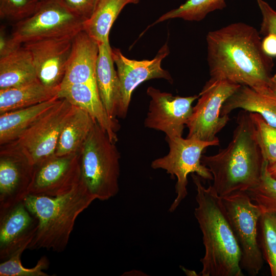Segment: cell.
Wrapping results in <instances>:
<instances>
[{
  "label": "cell",
  "instance_id": "33",
  "mask_svg": "<svg viewBox=\"0 0 276 276\" xmlns=\"http://www.w3.org/2000/svg\"><path fill=\"white\" fill-rule=\"evenodd\" d=\"M76 14L85 21L92 14L99 0H64Z\"/></svg>",
  "mask_w": 276,
  "mask_h": 276
},
{
  "label": "cell",
  "instance_id": "31",
  "mask_svg": "<svg viewBox=\"0 0 276 276\" xmlns=\"http://www.w3.org/2000/svg\"><path fill=\"white\" fill-rule=\"evenodd\" d=\"M40 3V0H0V17L17 22L32 15Z\"/></svg>",
  "mask_w": 276,
  "mask_h": 276
},
{
  "label": "cell",
  "instance_id": "16",
  "mask_svg": "<svg viewBox=\"0 0 276 276\" xmlns=\"http://www.w3.org/2000/svg\"><path fill=\"white\" fill-rule=\"evenodd\" d=\"M38 221L23 201L0 216V260L4 261L19 249L28 247L38 227Z\"/></svg>",
  "mask_w": 276,
  "mask_h": 276
},
{
  "label": "cell",
  "instance_id": "4",
  "mask_svg": "<svg viewBox=\"0 0 276 276\" xmlns=\"http://www.w3.org/2000/svg\"><path fill=\"white\" fill-rule=\"evenodd\" d=\"M95 200L81 180L70 192L59 196L28 195L24 202L38 224L27 249L63 251L77 218Z\"/></svg>",
  "mask_w": 276,
  "mask_h": 276
},
{
  "label": "cell",
  "instance_id": "28",
  "mask_svg": "<svg viewBox=\"0 0 276 276\" xmlns=\"http://www.w3.org/2000/svg\"><path fill=\"white\" fill-rule=\"evenodd\" d=\"M255 139L264 160L268 164L276 162V127L269 125L262 116L250 112Z\"/></svg>",
  "mask_w": 276,
  "mask_h": 276
},
{
  "label": "cell",
  "instance_id": "37",
  "mask_svg": "<svg viewBox=\"0 0 276 276\" xmlns=\"http://www.w3.org/2000/svg\"><path fill=\"white\" fill-rule=\"evenodd\" d=\"M267 169L270 175L276 179V162L271 164L268 163Z\"/></svg>",
  "mask_w": 276,
  "mask_h": 276
},
{
  "label": "cell",
  "instance_id": "20",
  "mask_svg": "<svg viewBox=\"0 0 276 276\" xmlns=\"http://www.w3.org/2000/svg\"><path fill=\"white\" fill-rule=\"evenodd\" d=\"M240 108L260 114L270 125L276 127V99L246 85H240L223 104L220 116L229 115Z\"/></svg>",
  "mask_w": 276,
  "mask_h": 276
},
{
  "label": "cell",
  "instance_id": "8",
  "mask_svg": "<svg viewBox=\"0 0 276 276\" xmlns=\"http://www.w3.org/2000/svg\"><path fill=\"white\" fill-rule=\"evenodd\" d=\"M232 227L241 251L240 265L251 275L263 266L258 243V226L262 212L246 191H238L222 197Z\"/></svg>",
  "mask_w": 276,
  "mask_h": 276
},
{
  "label": "cell",
  "instance_id": "10",
  "mask_svg": "<svg viewBox=\"0 0 276 276\" xmlns=\"http://www.w3.org/2000/svg\"><path fill=\"white\" fill-rule=\"evenodd\" d=\"M74 109L63 98L10 143L20 150L34 165L55 155L61 131ZM9 144V143H8Z\"/></svg>",
  "mask_w": 276,
  "mask_h": 276
},
{
  "label": "cell",
  "instance_id": "34",
  "mask_svg": "<svg viewBox=\"0 0 276 276\" xmlns=\"http://www.w3.org/2000/svg\"><path fill=\"white\" fill-rule=\"evenodd\" d=\"M20 43L15 41L12 36H8L4 28L1 27L0 30V58L4 57L21 46Z\"/></svg>",
  "mask_w": 276,
  "mask_h": 276
},
{
  "label": "cell",
  "instance_id": "22",
  "mask_svg": "<svg viewBox=\"0 0 276 276\" xmlns=\"http://www.w3.org/2000/svg\"><path fill=\"white\" fill-rule=\"evenodd\" d=\"M37 79L32 56L24 46L0 58V89L20 86Z\"/></svg>",
  "mask_w": 276,
  "mask_h": 276
},
{
  "label": "cell",
  "instance_id": "15",
  "mask_svg": "<svg viewBox=\"0 0 276 276\" xmlns=\"http://www.w3.org/2000/svg\"><path fill=\"white\" fill-rule=\"evenodd\" d=\"M73 39H49L24 44L31 54L37 78L45 86L60 88L66 71Z\"/></svg>",
  "mask_w": 276,
  "mask_h": 276
},
{
  "label": "cell",
  "instance_id": "3",
  "mask_svg": "<svg viewBox=\"0 0 276 276\" xmlns=\"http://www.w3.org/2000/svg\"><path fill=\"white\" fill-rule=\"evenodd\" d=\"M232 139L213 155H202L201 163L213 175V187L223 197L245 191L259 181L264 160L255 139L249 112L241 110L236 119Z\"/></svg>",
  "mask_w": 276,
  "mask_h": 276
},
{
  "label": "cell",
  "instance_id": "38",
  "mask_svg": "<svg viewBox=\"0 0 276 276\" xmlns=\"http://www.w3.org/2000/svg\"><path fill=\"white\" fill-rule=\"evenodd\" d=\"M40 1H43V0H40Z\"/></svg>",
  "mask_w": 276,
  "mask_h": 276
},
{
  "label": "cell",
  "instance_id": "26",
  "mask_svg": "<svg viewBox=\"0 0 276 276\" xmlns=\"http://www.w3.org/2000/svg\"><path fill=\"white\" fill-rule=\"evenodd\" d=\"M226 6L225 0H187L179 7L162 15L152 26L176 18L188 21H200L209 13L216 10H222Z\"/></svg>",
  "mask_w": 276,
  "mask_h": 276
},
{
  "label": "cell",
  "instance_id": "13",
  "mask_svg": "<svg viewBox=\"0 0 276 276\" xmlns=\"http://www.w3.org/2000/svg\"><path fill=\"white\" fill-rule=\"evenodd\" d=\"M34 166L12 144L1 146L0 216L28 195Z\"/></svg>",
  "mask_w": 276,
  "mask_h": 276
},
{
  "label": "cell",
  "instance_id": "11",
  "mask_svg": "<svg viewBox=\"0 0 276 276\" xmlns=\"http://www.w3.org/2000/svg\"><path fill=\"white\" fill-rule=\"evenodd\" d=\"M81 180L80 153L55 155L34 166L28 195L57 197Z\"/></svg>",
  "mask_w": 276,
  "mask_h": 276
},
{
  "label": "cell",
  "instance_id": "32",
  "mask_svg": "<svg viewBox=\"0 0 276 276\" xmlns=\"http://www.w3.org/2000/svg\"><path fill=\"white\" fill-rule=\"evenodd\" d=\"M262 15L259 33L264 36L276 35V11L263 0H257Z\"/></svg>",
  "mask_w": 276,
  "mask_h": 276
},
{
  "label": "cell",
  "instance_id": "7",
  "mask_svg": "<svg viewBox=\"0 0 276 276\" xmlns=\"http://www.w3.org/2000/svg\"><path fill=\"white\" fill-rule=\"evenodd\" d=\"M168 143V153L154 159L151 164L154 169L165 170L171 176L175 177L176 196L172 203L169 212H173L188 195V175L195 173L200 178L213 180L210 170L201 162L202 153L209 146H218L219 143L203 141L194 137L166 138Z\"/></svg>",
  "mask_w": 276,
  "mask_h": 276
},
{
  "label": "cell",
  "instance_id": "14",
  "mask_svg": "<svg viewBox=\"0 0 276 276\" xmlns=\"http://www.w3.org/2000/svg\"><path fill=\"white\" fill-rule=\"evenodd\" d=\"M169 53L168 44L165 43L153 59L139 61L127 58L118 49H112V57L117 67L120 83L124 118L128 109L132 93L140 84L155 78L165 79L172 83L173 79L170 73L161 66L163 59Z\"/></svg>",
  "mask_w": 276,
  "mask_h": 276
},
{
  "label": "cell",
  "instance_id": "6",
  "mask_svg": "<svg viewBox=\"0 0 276 276\" xmlns=\"http://www.w3.org/2000/svg\"><path fill=\"white\" fill-rule=\"evenodd\" d=\"M83 21L64 0H43L32 15L16 23L11 36L20 44L74 38L83 30Z\"/></svg>",
  "mask_w": 276,
  "mask_h": 276
},
{
  "label": "cell",
  "instance_id": "9",
  "mask_svg": "<svg viewBox=\"0 0 276 276\" xmlns=\"http://www.w3.org/2000/svg\"><path fill=\"white\" fill-rule=\"evenodd\" d=\"M240 85L225 79L211 78L199 94L187 122L189 130L187 137L219 144L216 135L229 121L228 115L220 116L221 108Z\"/></svg>",
  "mask_w": 276,
  "mask_h": 276
},
{
  "label": "cell",
  "instance_id": "18",
  "mask_svg": "<svg viewBox=\"0 0 276 276\" xmlns=\"http://www.w3.org/2000/svg\"><path fill=\"white\" fill-rule=\"evenodd\" d=\"M99 51V43L86 32L82 30L76 35L60 88L74 84L96 82L95 70Z\"/></svg>",
  "mask_w": 276,
  "mask_h": 276
},
{
  "label": "cell",
  "instance_id": "19",
  "mask_svg": "<svg viewBox=\"0 0 276 276\" xmlns=\"http://www.w3.org/2000/svg\"><path fill=\"white\" fill-rule=\"evenodd\" d=\"M110 44H99L95 78L100 98L110 117L124 118L119 79Z\"/></svg>",
  "mask_w": 276,
  "mask_h": 276
},
{
  "label": "cell",
  "instance_id": "25",
  "mask_svg": "<svg viewBox=\"0 0 276 276\" xmlns=\"http://www.w3.org/2000/svg\"><path fill=\"white\" fill-rule=\"evenodd\" d=\"M141 0H99L91 16L83 21V30L99 44H109L110 29L118 16L129 4Z\"/></svg>",
  "mask_w": 276,
  "mask_h": 276
},
{
  "label": "cell",
  "instance_id": "35",
  "mask_svg": "<svg viewBox=\"0 0 276 276\" xmlns=\"http://www.w3.org/2000/svg\"><path fill=\"white\" fill-rule=\"evenodd\" d=\"M262 47L265 53L272 57H276V35L270 34L262 40Z\"/></svg>",
  "mask_w": 276,
  "mask_h": 276
},
{
  "label": "cell",
  "instance_id": "23",
  "mask_svg": "<svg viewBox=\"0 0 276 276\" xmlns=\"http://www.w3.org/2000/svg\"><path fill=\"white\" fill-rule=\"evenodd\" d=\"M60 88H51L38 79L15 87L0 89V114L30 107L58 95Z\"/></svg>",
  "mask_w": 276,
  "mask_h": 276
},
{
  "label": "cell",
  "instance_id": "36",
  "mask_svg": "<svg viewBox=\"0 0 276 276\" xmlns=\"http://www.w3.org/2000/svg\"><path fill=\"white\" fill-rule=\"evenodd\" d=\"M264 94L276 99V74L271 76L267 90Z\"/></svg>",
  "mask_w": 276,
  "mask_h": 276
},
{
  "label": "cell",
  "instance_id": "21",
  "mask_svg": "<svg viewBox=\"0 0 276 276\" xmlns=\"http://www.w3.org/2000/svg\"><path fill=\"white\" fill-rule=\"evenodd\" d=\"M57 95L42 103L0 114V145L11 143L54 106L59 100Z\"/></svg>",
  "mask_w": 276,
  "mask_h": 276
},
{
  "label": "cell",
  "instance_id": "1",
  "mask_svg": "<svg viewBox=\"0 0 276 276\" xmlns=\"http://www.w3.org/2000/svg\"><path fill=\"white\" fill-rule=\"evenodd\" d=\"M259 35L254 27L241 22L209 32L206 40L211 78L265 93L273 62L263 50Z\"/></svg>",
  "mask_w": 276,
  "mask_h": 276
},
{
  "label": "cell",
  "instance_id": "5",
  "mask_svg": "<svg viewBox=\"0 0 276 276\" xmlns=\"http://www.w3.org/2000/svg\"><path fill=\"white\" fill-rule=\"evenodd\" d=\"M81 181L89 193L101 201L119 192L120 154L116 143L95 122L81 150Z\"/></svg>",
  "mask_w": 276,
  "mask_h": 276
},
{
  "label": "cell",
  "instance_id": "17",
  "mask_svg": "<svg viewBox=\"0 0 276 276\" xmlns=\"http://www.w3.org/2000/svg\"><path fill=\"white\" fill-rule=\"evenodd\" d=\"M59 98L87 112L106 132L112 142L118 140L117 131L120 128L117 119L108 114L99 95L96 82L74 84L59 88Z\"/></svg>",
  "mask_w": 276,
  "mask_h": 276
},
{
  "label": "cell",
  "instance_id": "2",
  "mask_svg": "<svg viewBox=\"0 0 276 276\" xmlns=\"http://www.w3.org/2000/svg\"><path fill=\"white\" fill-rule=\"evenodd\" d=\"M197 206L194 215L202 234L204 255L200 259L202 276H243L241 251L221 197L212 186L206 188L200 177L192 175Z\"/></svg>",
  "mask_w": 276,
  "mask_h": 276
},
{
  "label": "cell",
  "instance_id": "30",
  "mask_svg": "<svg viewBox=\"0 0 276 276\" xmlns=\"http://www.w3.org/2000/svg\"><path fill=\"white\" fill-rule=\"evenodd\" d=\"M265 258L272 276H276V213H262L259 221Z\"/></svg>",
  "mask_w": 276,
  "mask_h": 276
},
{
  "label": "cell",
  "instance_id": "29",
  "mask_svg": "<svg viewBox=\"0 0 276 276\" xmlns=\"http://www.w3.org/2000/svg\"><path fill=\"white\" fill-rule=\"evenodd\" d=\"M24 247L19 249L10 257L0 264L1 276H48L44 271L49 266V261L46 256L41 257L35 266L32 268L25 267L21 264V256L27 249Z\"/></svg>",
  "mask_w": 276,
  "mask_h": 276
},
{
  "label": "cell",
  "instance_id": "12",
  "mask_svg": "<svg viewBox=\"0 0 276 276\" xmlns=\"http://www.w3.org/2000/svg\"><path fill=\"white\" fill-rule=\"evenodd\" d=\"M147 94L151 100L145 126L164 132L166 138L182 136L192 113V104L199 95L174 96L152 86L147 88Z\"/></svg>",
  "mask_w": 276,
  "mask_h": 276
},
{
  "label": "cell",
  "instance_id": "24",
  "mask_svg": "<svg viewBox=\"0 0 276 276\" xmlns=\"http://www.w3.org/2000/svg\"><path fill=\"white\" fill-rule=\"evenodd\" d=\"M96 121L87 112L74 106L73 112L60 133L55 155L63 156L80 152Z\"/></svg>",
  "mask_w": 276,
  "mask_h": 276
},
{
  "label": "cell",
  "instance_id": "27",
  "mask_svg": "<svg viewBox=\"0 0 276 276\" xmlns=\"http://www.w3.org/2000/svg\"><path fill=\"white\" fill-rule=\"evenodd\" d=\"M267 166L268 162L264 160L259 182L245 191L262 213H276V179L270 175Z\"/></svg>",
  "mask_w": 276,
  "mask_h": 276
}]
</instances>
